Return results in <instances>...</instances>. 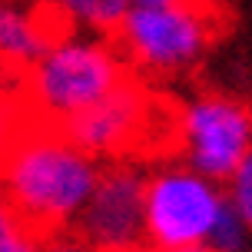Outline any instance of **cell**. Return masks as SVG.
I'll list each match as a JSON object with an SVG mask.
<instances>
[{"instance_id":"6da1fadb","label":"cell","mask_w":252,"mask_h":252,"mask_svg":"<svg viewBox=\"0 0 252 252\" xmlns=\"http://www.w3.org/2000/svg\"><path fill=\"white\" fill-rule=\"evenodd\" d=\"M100 159L50 123H30L0 163V189L30 229L50 236L76 226L100 179Z\"/></svg>"},{"instance_id":"7a4b0ae2","label":"cell","mask_w":252,"mask_h":252,"mask_svg":"<svg viewBox=\"0 0 252 252\" xmlns=\"http://www.w3.org/2000/svg\"><path fill=\"white\" fill-rule=\"evenodd\" d=\"M123 50L96 30L60 27L24 70V93L40 123L63 126L129 80Z\"/></svg>"},{"instance_id":"3957f363","label":"cell","mask_w":252,"mask_h":252,"mask_svg":"<svg viewBox=\"0 0 252 252\" xmlns=\"http://www.w3.org/2000/svg\"><path fill=\"white\" fill-rule=\"evenodd\" d=\"M116 47L146 76L196 70L216 40V10L206 0H133L120 20Z\"/></svg>"},{"instance_id":"277c9868","label":"cell","mask_w":252,"mask_h":252,"mask_svg":"<svg viewBox=\"0 0 252 252\" xmlns=\"http://www.w3.org/2000/svg\"><path fill=\"white\" fill-rule=\"evenodd\" d=\"M229 206L222 183L189 163H159L143 189V242L159 249H206L216 219Z\"/></svg>"},{"instance_id":"5b68a950","label":"cell","mask_w":252,"mask_h":252,"mask_svg":"<svg viewBox=\"0 0 252 252\" xmlns=\"http://www.w3.org/2000/svg\"><path fill=\"white\" fill-rule=\"evenodd\" d=\"M173 133L183 163L229 183L252 150V110L222 93H202L176 113Z\"/></svg>"},{"instance_id":"8992f818","label":"cell","mask_w":252,"mask_h":252,"mask_svg":"<svg viewBox=\"0 0 252 252\" xmlns=\"http://www.w3.org/2000/svg\"><path fill=\"white\" fill-rule=\"evenodd\" d=\"M153 123H156V103L129 76L106 100L76 113L60 129L96 159H123L150 143Z\"/></svg>"},{"instance_id":"52a82bcc","label":"cell","mask_w":252,"mask_h":252,"mask_svg":"<svg viewBox=\"0 0 252 252\" xmlns=\"http://www.w3.org/2000/svg\"><path fill=\"white\" fill-rule=\"evenodd\" d=\"M143 189L146 173L136 163L120 159L100 169V179L76 219V232L96 252L143 246Z\"/></svg>"},{"instance_id":"ba28073f","label":"cell","mask_w":252,"mask_h":252,"mask_svg":"<svg viewBox=\"0 0 252 252\" xmlns=\"http://www.w3.org/2000/svg\"><path fill=\"white\" fill-rule=\"evenodd\" d=\"M60 27L43 0H0V66L27 70Z\"/></svg>"},{"instance_id":"9c48e42d","label":"cell","mask_w":252,"mask_h":252,"mask_svg":"<svg viewBox=\"0 0 252 252\" xmlns=\"http://www.w3.org/2000/svg\"><path fill=\"white\" fill-rule=\"evenodd\" d=\"M33 113L24 93V76L13 66H0V163L7 159L13 143L24 136Z\"/></svg>"},{"instance_id":"30bf717a","label":"cell","mask_w":252,"mask_h":252,"mask_svg":"<svg viewBox=\"0 0 252 252\" xmlns=\"http://www.w3.org/2000/svg\"><path fill=\"white\" fill-rule=\"evenodd\" d=\"M50 7L63 27L110 33L120 27L126 10L133 7V0H50Z\"/></svg>"},{"instance_id":"8fae6325","label":"cell","mask_w":252,"mask_h":252,"mask_svg":"<svg viewBox=\"0 0 252 252\" xmlns=\"http://www.w3.org/2000/svg\"><path fill=\"white\" fill-rule=\"evenodd\" d=\"M249 239H252V226L246 222V216L229 202L222 209V216L216 219L213 232H209L206 252H242Z\"/></svg>"},{"instance_id":"7c38bea8","label":"cell","mask_w":252,"mask_h":252,"mask_svg":"<svg viewBox=\"0 0 252 252\" xmlns=\"http://www.w3.org/2000/svg\"><path fill=\"white\" fill-rule=\"evenodd\" d=\"M226 192H229V202L246 216V222L252 226V150H249V156L239 163V169L229 176V189Z\"/></svg>"},{"instance_id":"4fadbf2b","label":"cell","mask_w":252,"mask_h":252,"mask_svg":"<svg viewBox=\"0 0 252 252\" xmlns=\"http://www.w3.org/2000/svg\"><path fill=\"white\" fill-rule=\"evenodd\" d=\"M43 252H96L80 232H70V229H60V232H50L43 236Z\"/></svg>"},{"instance_id":"5bb4252c","label":"cell","mask_w":252,"mask_h":252,"mask_svg":"<svg viewBox=\"0 0 252 252\" xmlns=\"http://www.w3.org/2000/svg\"><path fill=\"white\" fill-rule=\"evenodd\" d=\"M24 229H27V222L20 219V213L10 206V199H7L3 189H0V249H3L17 232H24Z\"/></svg>"},{"instance_id":"9a60e30c","label":"cell","mask_w":252,"mask_h":252,"mask_svg":"<svg viewBox=\"0 0 252 252\" xmlns=\"http://www.w3.org/2000/svg\"><path fill=\"white\" fill-rule=\"evenodd\" d=\"M0 252H43V236H40L37 229L27 226L24 232H17V236H13Z\"/></svg>"},{"instance_id":"2e32d148","label":"cell","mask_w":252,"mask_h":252,"mask_svg":"<svg viewBox=\"0 0 252 252\" xmlns=\"http://www.w3.org/2000/svg\"><path fill=\"white\" fill-rule=\"evenodd\" d=\"M103 252H146L143 246H123V249H103Z\"/></svg>"},{"instance_id":"e0dca14e","label":"cell","mask_w":252,"mask_h":252,"mask_svg":"<svg viewBox=\"0 0 252 252\" xmlns=\"http://www.w3.org/2000/svg\"><path fill=\"white\" fill-rule=\"evenodd\" d=\"M159 252H206V249H159Z\"/></svg>"},{"instance_id":"ac0fdd59","label":"cell","mask_w":252,"mask_h":252,"mask_svg":"<svg viewBox=\"0 0 252 252\" xmlns=\"http://www.w3.org/2000/svg\"><path fill=\"white\" fill-rule=\"evenodd\" d=\"M242 252H252V239H249V242H246V249H242Z\"/></svg>"}]
</instances>
